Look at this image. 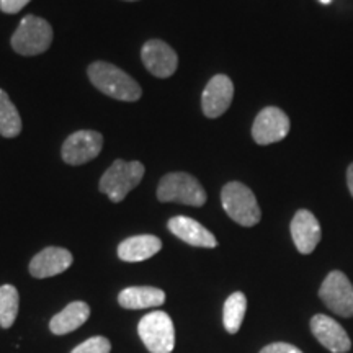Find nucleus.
<instances>
[{
	"instance_id": "25",
	"label": "nucleus",
	"mask_w": 353,
	"mask_h": 353,
	"mask_svg": "<svg viewBox=\"0 0 353 353\" xmlns=\"http://www.w3.org/2000/svg\"><path fill=\"white\" fill-rule=\"evenodd\" d=\"M347 185H348V190H350V193L353 196V164L348 165V169H347Z\"/></svg>"
},
{
	"instance_id": "7",
	"label": "nucleus",
	"mask_w": 353,
	"mask_h": 353,
	"mask_svg": "<svg viewBox=\"0 0 353 353\" xmlns=\"http://www.w3.org/2000/svg\"><path fill=\"white\" fill-rule=\"evenodd\" d=\"M319 298L330 311L342 317H353V285L345 273L334 270L322 281Z\"/></svg>"
},
{
	"instance_id": "15",
	"label": "nucleus",
	"mask_w": 353,
	"mask_h": 353,
	"mask_svg": "<svg viewBox=\"0 0 353 353\" xmlns=\"http://www.w3.org/2000/svg\"><path fill=\"white\" fill-rule=\"evenodd\" d=\"M169 231L174 236L182 239L187 244L193 247H205V249H214L218 245V241L198 221L188 218V216H175L169 221Z\"/></svg>"
},
{
	"instance_id": "9",
	"label": "nucleus",
	"mask_w": 353,
	"mask_h": 353,
	"mask_svg": "<svg viewBox=\"0 0 353 353\" xmlns=\"http://www.w3.org/2000/svg\"><path fill=\"white\" fill-rule=\"evenodd\" d=\"M103 148V136L97 131H77L63 145V159L69 165H82L99 156Z\"/></svg>"
},
{
	"instance_id": "2",
	"label": "nucleus",
	"mask_w": 353,
	"mask_h": 353,
	"mask_svg": "<svg viewBox=\"0 0 353 353\" xmlns=\"http://www.w3.org/2000/svg\"><path fill=\"white\" fill-rule=\"evenodd\" d=\"M221 203L229 218L245 228H252L262 218L254 192L241 182H229L221 192Z\"/></svg>"
},
{
	"instance_id": "20",
	"label": "nucleus",
	"mask_w": 353,
	"mask_h": 353,
	"mask_svg": "<svg viewBox=\"0 0 353 353\" xmlns=\"http://www.w3.org/2000/svg\"><path fill=\"white\" fill-rule=\"evenodd\" d=\"M21 132V118L15 105L0 88V134L3 138H15Z\"/></svg>"
},
{
	"instance_id": "23",
	"label": "nucleus",
	"mask_w": 353,
	"mask_h": 353,
	"mask_svg": "<svg viewBox=\"0 0 353 353\" xmlns=\"http://www.w3.org/2000/svg\"><path fill=\"white\" fill-rule=\"evenodd\" d=\"M260 353H303L298 347L291 345V343H285V342H275L270 343V345L263 347Z\"/></svg>"
},
{
	"instance_id": "5",
	"label": "nucleus",
	"mask_w": 353,
	"mask_h": 353,
	"mask_svg": "<svg viewBox=\"0 0 353 353\" xmlns=\"http://www.w3.org/2000/svg\"><path fill=\"white\" fill-rule=\"evenodd\" d=\"M52 43V28L46 20L26 15L12 37V48L21 56H38Z\"/></svg>"
},
{
	"instance_id": "10",
	"label": "nucleus",
	"mask_w": 353,
	"mask_h": 353,
	"mask_svg": "<svg viewBox=\"0 0 353 353\" xmlns=\"http://www.w3.org/2000/svg\"><path fill=\"white\" fill-rule=\"evenodd\" d=\"M234 99V83L224 74H218L208 82L201 95V108L205 117L219 118L231 107Z\"/></svg>"
},
{
	"instance_id": "19",
	"label": "nucleus",
	"mask_w": 353,
	"mask_h": 353,
	"mask_svg": "<svg viewBox=\"0 0 353 353\" xmlns=\"http://www.w3.org/2000/svg\"><path fill=\"white\" fill-rule=\"evenodd\" d=\"M247 311V298L244 293L241 291H236L231 296L226 299L223 309V322L224 329L228 330L229 334H237L239 332L242 322H244Z\"/></svg>"
},
{
	"instance_id": "13",
	"label": "nucleus",
	"mask_w": 353,
	"mask_h": 353,
	"mask_svg": "<svg viewBox=\"0 0 353 353\" xmlns=\"http://www.w3.org/2000/svg\"><path fill=\"white\" fill-rule=\"evenodd\" d=\"M291 237L299 252L307 255L314 252L321 241V224L311 211L299 210L291 221Z\"/></svg>"
},
{
	"instance_id": "26",
	"label": "nucleus",
	"mask_w": 353,
	"mask_h": 353,
	"mask_svg": "<svg viewBox=\"0 0 353 353\" xmlns=\"http://www.w3.org/2000/svg\"><path fill=\"white\" fill-rule=\"evenodd\" d=\"M319 2H321V3H324V6H329V3L332 2V0H319Z\"/></svg>"
},
{
	"instance_id": "1",
	"label": "nucleus",
	"mask_w": 353,
	"mask_h": 353,
	"mask_svg": "<svg viewBox=\"0 0 353 353\" xmlns=\"http://www.w3.org/2000/svg\"><path fill=\"white\" fill-rule=\"evenodd\" d=\"M88 77L100 92L112 97V99L136 101L143 95V90L134 79L128 76L125 70L117 68V65L103 63V61L94 63L88 68Z\"/></svg>"
},
{
	"instance_id": "6",
	"label": "nucleus",
	"mask_w": 353,
	"mask_h": 353,
	"mask_svg": "<svg viewBox=\"0 0 353 353\" xmlns=\"http://www.w3.org/2000/svg\"><path fill=\"white\" fill-rule=\"evenodd\" d=\"M138 332L151 353H172L175 347V329L170 316L164 311H154L139 321Z\"/></svg>"
},
{
	"instance_id": "17",
	"label": "nucleus",
	"mask_w": 353,
	"mask_h": 353,
	"mask_svg": "<svg viewBox=\"0 0 353 353\" xmlns=\"http://www.w3.org/2000/svg\"><path fill=\"white\" fill-rule=\"evenodd\" d=\"M90 317V307L83 301H74L65 306L63 311L57 312L50 322V329L52 334L64 335L81 327Z\"/></svg>"
},
{
	"instance_id": "8",
	"label": "nucleus",
	"mask_w": 353,
	"mask_h": 353,
	"mask_svg": "<svg viewBox=\"0 0 353 353\" xmlns=\"http://www.w3.org/2000/svg\"><path fill=\"white\" fill-rule=\"evenodd\" d=\"M290 132V118L283 110L267 107L257 114L252 126V138L257 144L267 145L285 139Z\"/></svg>"
},
{
	"instance_id": "14",
	"label": "nucleus",
	"mask_w": 353,
	"mask_h": 353,
	"mask_svg": "<svg viewBox=\"0 0 353 353\" xmlns=\"http://www.w3.org/2000/svg\"><path fill=\"white\" fill-rule=\"evenodd\" d=\"M74 257L63 247H46L37 254L30 262V273L34 278H50L68 270L72 265Z\"/></svg>"
},
{
	"instance_id": "16",
	"label": "nucleus",
	"mask_w": 353,
	"mask_h": 353,
	"mask_svg": "<svg viewBox=\"0 0 353 353\" xmlns=\"http://www.w3.org/2000/svg\"><path fill=\"white\" fill-rule=\"evenodd\" d=\"M162 249V242L156 236H134L123 241L118 247V257L125 262H143L151 259Z\"/></svg>"
},
{
	"instance_id": "3",
	"label": "nucleus",
	"mask_w": 353,
	"mask_h": 353,
	"mask_svg": "<svg viewBox=\"0 0 353 353\" xmlns=\"http://www.w3.org/2000/svg\"><path fill=\"white\" fill-rule=\"evenodd\" d=\"M144 176V165L141 162L114 161L100 179V192H103L113 203H120L132 188L138 187Z\"/></svg>"
},
{
	"instance_id": "27",
	"label": "nucleus",
	"mask_w": 353,
	"mask_h": 353,
	"mask_svg": "<svg viewBox=\"0 0 353 353\" xmlns=\"http://www.w3.org/2000/svg\"><path fill=\"white\" fill-rule=\"evenodd\" d=\"M128 2H134V0H128Z\"/></svg>"
},
{
	"instance_id": "4",
	"label": "nucleus",
	"mask_w": 353,
	"mask_h": 353,
	"mask_svg": "<svg viewBox=\"0 0 353 353\" xmlns=\"http://www.w3.org/2000/svg\"><path fill=\"white\" fill-rule=\"evenodd\" d=\"M157 198L161 201H176L188 206H203L206 203V192L193 175L185 172L167 174L157 187Z\"/></svg>"
},
{
	"instance_id": "18",
	"label": "nucleus",
	"mask_w": 353,
	"mask_h": 353,
	"mask_svg": "<svg viewBox=\"0 0 353 353\" xmlns=\"http://www.w3.org/2000/svg\"><path fill=\"white\" fill-rule=\"evenodd\" d=\"M118 303L126 309L157 307L165 303V293L154 286H131L121 291Z\"/></svg>"
},
{
	"instance_id": "22",
	"label": "nucleus",
	"mask_w": 353,
	"mask_h": 353,
	"mask_svg": "<svg viewBox=\"0 0 353 353\" xmlns=\"http://www.w3.org/2000/svg\"><path fill=\"white\" fill-rule=\"evenodd\" d=\"M112 350V343L107 337H92L87 339L85 342H82L81 345H77L70 353H110Z\"/></svg>"
},
{
	"instance_id": "21",
	"label": "nucleus",
	"mask_w": 353,
	"mask_h": 353,
	"mask_svg": "<svg viewBox=\"0 0 353 353\" xmlns=\"http://www.w3.org/2000/svg\"><path fill=\"white\" fill-rule=\"evenodd\" d=\"M20 296L15 286H0V327L10 329L19 314Z\"/></svg>"
},
{
	"instance_id": "11",
	"label": "nucleus",
	"mask_w": 353,
	"mask_h": 353,
	"mask_svg": "<svg viewBox=\"0 0 353 353\" xmlns=\"http://www.w3.org/2000/svg\"><path fill=\"white\" fill-rule=\"evenodd\" d=\"M141 57H143L145 69L152 76L161 79L170 77L179 65V57H176L175 51L161 39H151V41L145 43L143 51H141Z\"/></svg>"
},
{
	"instance_id": "12",
	"label": "nucleus",
	"mask_w": 353,
	"mask_h": 353,
	"mask_svg": "<svg viewBox=\"0 0 353 353\" xmlns=\"http://www.w3.org/2000/svg\"><path fill=\"white\" fill-rule=\"evenodd\" d=\"M311 330L322 347L332 353H347L352 348V341L345 329L337 321L325 314H316L311 319Z\"/></svg>"
},
{
	"instance_id": "24",
	"label": "nucleus",
	"mask_w": 353,
	"mask_h": 353,
	"mask_svg": "<svg viewBox=\"0 0 353 353\" xmlns=\"http://www.w3.org/2000/svg\"><path fill=\"white\" fill-rule=\"evenodd\" d=\"M32 0H0V10L6 13H19Z\"/></svg>"
}]
</instances>
